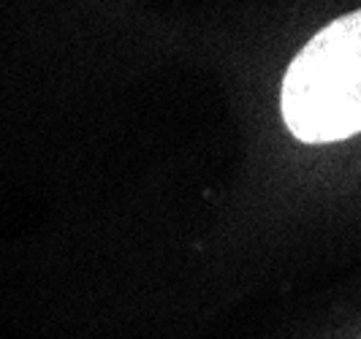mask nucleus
<instances>
[{"mask_svg":"<svg viewBox=\"0 0 361 339\" xmlns=\"http://www.w3.org/2000/svg\"><path fill=\"white\" fill-rule=\"evenodd\" d=\"M280 109L290 133L307 144L361 133V8L329 22L290 60Z\"/></svg>","mask_w":361,"mask_h":339,"instance_id":"1","label":"nucleus"}]
</instances>
